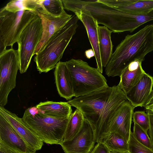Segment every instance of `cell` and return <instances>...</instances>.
<instances>
[{
  "instance_id": "1",
  "label": "cell",
  "mask_w": 153,
  "mask_h": 153,
  "mask_svg": "<svg viewBox=\"0 0 153 153\" xmlns=\"http://www.w3.org/2000/svg\"><path fill=\"white\" fill-rule=\"evenodd\" d=\"M127 100L118 84L108 87L68 102L80 111L90 125L97 143L109 133V129L121 105Z\"/></svg>"
},
{
  "instance_id": "2",
  "label": "cell",
  "mask_w": 153,
  "mask_h": 153,
  "mask_svg": "<svg viewBox=\"0 0 153 153\" xmlns=\"http://www.w3.org/2000/svg\"><path fill=\"white\" fill-rule=\"evenodd\" d=\"M153 51V24L147 25L137 33L128 35L116 48L105 67L108 76H120L132 62L145 59Z\"/></svg>"
},
{
  "instance_id": "3",
  "label": "cell",
  "mask_w": 153,
  "mask_h": 153,
  "mask_svg": "<svg viewBox=\"0 0 153 153\" xmlns=\"http://www.w3.org/2000/svg\"><path fill=\"white\" fill-rule=\"evenodd\" d=\"M79 19L75 15L50 38L36 54L34 61L40 73H47L55 68L78 27Z\"/></svg>"
},
{
  "instance_id": "4",
  "label": "cell",
  "mask_w": 153,
  "mask_h": 153,
  "mask_svg": "<svg viewBox=\"0 0 153 153\" xmlns=\"http://www.w3.org/2000/svg\"><path fill=\"white\" fill-rule=\"evenodd\" d=\"M69 118H56L41 112L36 107H30L22 118L24 122L45 143L60 145Z\"/></svg>"
},
{
  "instance_id": "5",
  "label": "cell",
  "mask_w": 153,
  "mask_h": 153,
  "mask_svg": "<svg viewBox=\"0 0 153 153\" xmlns=\"http://www.w3.org/2000/svg\"><path fill=\"white\" fill-rule=\"evenodd\" d=\"M65 63L75 97L108 87L106 79L102 73L86 62L80 59H72Z\"/></svg>"
},
{
  "instance_id": "6",
  "label": "cell",
  "mask_w": 153,
  "mask_h": 153,
  "mask_svg": "<svg viewBox=\"0 0 153 153\" xmlns=\"http://www.w3.org/2000/svg\"><path fill=\"white\" fill-rule=\"evenodd\" d=\"M38 16L36 12L21 10L15 13L0 10V54L7 46L12 48L22 32Z\"/></svg>"
},
{
  "instance_id": "7",
  "label": "cell",
  "mask_w": 153,
  "mask_h": 153,
  "mask_svg": "<svg viewBox=\"0 0 153 153\" xmlns=\"http://www.w3.org/2000/svg\"><path fill=\"white\" fill-rule=\"evenodd\" d=\"M20 59L18 50L13 48L0 54V107L7 103L8 96L16 87Z\"/></svg>"
},
{
  "instance_id": "8",
  "label": "cell",
  "mask_w": 153,
  "mask_h": 153,
  "mask_svg": "<svg viewBox=\"0 0 153 153\" xmlns=\"http://www.w3.org/2000/svg\"><path fill=\"white\" fill-rule=\"evenodd\" d=\"M42 33L41 20L38 15L29 23L21 34L17 42L21 74L26 72L40 42Z\"/></svg>"
},
{
  "instance_id": "9",
  "label": "cell",
  "mask_w": 153,
  "mask_h": 153,
  "mask_svg": "<svg viewBox=\"0 0 153 153\" xmlns=\"http://www.w3.org/2000/svg\"><path fill=\"white\" fill-rule=\"evenodd\" d=\"M96 143L93 129L85 118L80 131L71 140L60 145L65 153H90Z\"/></svg>"
},
{
  "instance_id": "10",
  "label": "cell",
  "mask_w": 153,
  "mask_h": 153,
  "mask_svg": "<svg viewBox=\"0 0 153 153\" xmlns=\"http://www.w3.org/2000/svg\"><path fill=\"white\" fill-rule=\"evenodd\" d=\"M0 142L19 153H35L0 113Z\"/></svg>"
},
{
  "instance_id": "11",
  "label": "cell",
  "mask_w": 153,
  "mask_h": 153,
  "mask_svg": "<svg viewBox=\"0 0 153 153\" xmlns=\"http://www.w3.org/2000/svg\"><path fill=\"white\" fill-rule=\"evenodd\" d=\"M0 113L32 149L36 151L41 149L43 142L24 122L22 118L4 107H0Z\"/></svg>"
},
{
  "instance_id": "12",
  "label": "cell",
  "mask_w": 153,
  "mask_h": 153,
  "mask_svg": "<svg viewBox=\"0 0 153 153\" xmlns=\"http://www.w3.org/2000/svg\"><path fill=\"white\" fill-rule=\"evenodd\" d=\"M36 12L41 20L42 33L34 55L40 51L54 33L62 28L72 16V15L66 13L60 17H54L43 12L41 8Z\"/></svg>"
},
{
  "instance_id": "13",
  "label": "cell",
  "mask_w": 153,
  "mask_h": 153,
  "mask_svg": "<svg viewBox=\"0 0 153 153\" xmlns=\"http://www.w3.org/2000/svg\"><path fill=\"white\" fill-rule=\"evenodd\" d=\"M134 108L128 100L124 102L119 108L111 124L109 133H117L128 142Z\"/></svg>"
},
{
  "instance_id": "14",
  "label": "cell",
  "mask_w": 153,
  "mask_h": 153,
  "mask_svg": "<svg viewBox=\"0 0 153 153\" xmlns=\"http://www.w3.org/2000/svg\"><path fill=\"white\" fill-rule=\"evenodd\" d=\"M84 25L87 31L90 43L95 54L97 70L102 74L103 72L99 49L98 33V24L83 8L78 12L75 13Z\"/></svg>"
},
{
  "instance_id": "15",
  "label": "cell",
  "mask_w": 153,
  "mask_h": 153,
  "mask_svg": "<svg viewBox=\"0 0 153 153\" xmlns=\"http://www.w3.org/2000/svg\"><path fill=\"white\" fill-rule=\"evenodd\" d=\"M153 77L145 73L126 94L127 100L135 108L143 106L153 90Z\"/></svg>"
},
{
  "instance_id": "16",
  "label": "cell",
  "mask_w": 153,
  "mask_h": 153,
  "mask_svg": "<svg viewBox=\"0 0 153 153\" xmlns=\"http://www.w3.org/2000/svg\"><path fill=\"white\" fill-rule=\"evenodd\" d=\"M106 4L129 13L142 14L153 10V0H100Z\"/></svg>"
},
{
  "instance_id": "17",
  "label": "cell",
  "mask_w": 153,
  "mask_h": 153,
  "mask_svg": "<svg viewBox=\"0 0 153 153\" xmlns=\"http://www.w3.org/2000/svg\"><path fill=\"white\" fill-rule=\"evenodd\" d=\"M54 71L55 83L60 96L67 100L74 97L71 77L65 62L59 61Z\"/></svg>"
},
{
  "instance_id": "18",
  "label": "cell",
  "mask_w": 153,
  "mask_h": 153,
  "mask_svg": "<svg viewBox=\"0 0 153 153\" xmlns=\"http://www.w3.org/2000/svg\"><path fill=\"white\" fill-rule=\"evenodd\" d=\"M144 60L140 59L132 62L120 75L118 85L126 94L137 84L145 73L142 66V63Z\"/></svg>"
},
{
  "instance_id": "19",
  "label": "cell",
  "mask_w": 153,
  "mask_h": 153,
  "mask_svg": "<svg viewBox=\"0 0 153 153\" xmlns=\"http://www.w3.org/2000/svg\"><path fill=\"white\" fill-rule=\"evenodd\" d=\"M36 106L46 115L56 118H69L72 113L71 106L68 102L47 101Z\"/></svg>"
},
{
  "instance_id": "20",
  "label": "cell",
  "mask_w": 153,
  "mask_h": 153,
  "mask_svg": "<svg viewBox=\"0 0 153 153\" xmlns=\"http://www.w3.org/2000/svg\"><path fill=\"white\" fill-rule=\"evenodd\" d=\"M112 31L105 26H99L98 33L101 63L105 67L113 54V45L111 35Z\"/></svg>"
},
{
  "instance_id": "21",
  "label": "cell",
  "mask_w": 153,
  "mask_h": 153,
  "mask_svg": "<svg viewBox=\"0 0 153 153\" xmlns=\"http://www.w3.org/2000/svg\"><path fill=\"white\" fill-rule=\"evenodd\" d=\"M84 117L82 112L76 108L71 114L69 119L62 142L71 140L82 129Z\"/></svg>"
},
{
  "instance_id": "22",
  "label": "cell",
  "mask_w": 153,
  "mask_h": 153,
  "mask_svg": "<svg viewBox=\"0 0 153 153\" xmlns=\"http://www.w3.org/2000/svg\"><path fill=\"white\" fill-rule=\"evenodd\" d=\"M100 142L110 151L128 152V142L117 133H109L101 139Z\"/></svg>"
},
{
  "instance_id": "23",
  "label": "cell",
  "mask_w": 153,
  "mask_h": 153,
  "mask_svg": "<svg viewBox=\"0 0 153 153\" xmlns=\"http://www.w3.org/2000/svg\"><path fill=\"white\" fill-rule=\"evenodd\" d=\"M39 0H11L4 7L7 10L15 13L21 10L36 12L41 8Z\"/></svg>"
},
{
  "instance_id": "24",
  "label": "cell",
  "mask_w": 153,
  "mask_h": 153,
  "mask_svg": "<svg viewBox=\"0 0 153 153\" xmlns=\"http://www.w3.org/2000/svg\"><path fill=\"white\" fill-rule=\"evenodd\" d=\"M39 2L42 11L52 16L58 17L66 13L62 0H39Z\"/></svg>"
},
{
  "instance_id": "25",
  "label": "cell",
  "mask_w": 153,
  "mask_h": 153,
  "mask_svg": "<svg viewBox=\"0 0 153 153\" xmlns=\"http://www.w3.org/2000/svg\"><path fill=\"white\" fill-rule=\"evenodd\" d=\"M128 143L129 153H153V150L138 141L131 131Z\"/></svg>"
},
{
  "instance_id": "26",
  "label": "cell",
  "mask_w": 153,
  "mask_h": 153,
  "mask_svg": "<svg viewBox=\"0 0 153 153\" xmlns=\"http://www.w3.org/2000/svg\"><path fill=\"white\" fill-rule=\"evenodd\" d=\"M133 133L138 141L146 147L153 150L150 139L148 135L147 132L135 123L134 124Z\"/></svg>"
},
{
  "instance_id": "27",
  "label": "cell",
  "mask_w": 153,
  "mask_h": 153,
  "mask_svg": "<svg viewBox=\"0 0 153 153\" xmlns=\"http://www.w3.org/2000/svg\"><path fill=\"white\" fill-rule=\"evenodd\" d=\"M132 118L134 123L147 132L149 128V121L147 113L143 111H136L133 113Z\"/></svg>"
},
{
  "instance_id": "28",
  "label": "cell",
  "mask_w": 153,
  "mask_h": 153,
  "mask_svg": "<svg viewBox=\"0 0 153 153\" xmlns=\"http://www.w3.org/2000/svg\"><path fill=\"white\" fill-rule=\"evenodd\" d=\"M106 147L101 142L97 143L90 153H108Z\"/></svg>"
},
{
  "instance_id": "29",
  "label": "cell",
  "mask_w": 153,
  "mask_h": 153,
  "mask_svg": "<svg viewBox=\"0 0 153 153\" xmlns=\"http://www.w3.org/2000/svg\"><path fill=\"white\" fill-rule=\"evenodd\" d=\"M149 121V134L150 136L151 143L153 148V113L147 111Z\"/></svg>"
},
{
  "instance_id": "30",
  "label": "cell",
  "mask_w": 153,
  "mask_h": 153,
  "mask_svg": "<svg viewBox=\"0 0 153 153\" xmlns=\"http://www.w3.org/2000/svg\"><path fill=\"white\" fill-rule=\"evenodd\" d=\"M143 106L147 111L153 113V90Z\"/></svg>"
},
{
  "instance_id": "31",
  "label": "cell",
  "mask_w": 153,
  "mask_h": 153,
  "mask_svg": "<svg viewBox=\"0 0 153 153\" xmlns=\"http://www.w3.org/2000/svg\"><path fill=\"white\" fill-rule=\"evenodd\" d=\"M0 153H19L0 142Z\"/></svg>"
},
{
  "instance_id": "32",
  "label": "cell",
  "mask_w": 153,
  "mask_h": 153,
  "mask_svg": "<svg viewBox=\"0 0 153 153\" xmlns=\"http://www.w3.org/2000/svg\"><path fill=\"white\" fill-rule=\"evenodd\" d=\"M85 54L86 57L88 59L95 56L94 52L92 49L86 50L85 52Z\"/></svg>"
},
{
  "instance_id": "33",
  "label": "cell",
  "mask_w": 153,
  "mask_h": 153,
  "mask_svg": "<svg viewBox=\"0 0 153 153\" xmlns=\"http://www.w3.org/2000/svg\"><path fill=\"white\" fill-rule=\"evenodd\" d=\"M108 153H129V152H119L109 151Z\"/></svg>"
}]
</instances>
